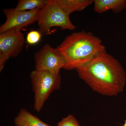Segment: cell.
I'll return each instance as SVG.
<instances>
[{"mask_svg": "<svg viewBox=\"0 0 126 126\" xmlns=\"http://www.w3.org/2000/svg\"><path fill=\"white\" fill-rule=\"evenodd\" d=\"M79 78L94 91L104 96H116L124 90L126 75L116 59L107 52L76 69Z\"/></svg>", "mask_w": 126, "mask_h": 126, "instance_id": "cell-1", "label": "cell"}, {"mask_svg": "<svg viewBox=\"0 0 126 126\" xmlns=\"http://www.w3.org/2000/svg\"><path fill=\"white\" fill-rule=\"evenodd\" d=\"M56 49L65 59L67 70L76 69L107 52L100 38L84 31L68 35Z\"/></svg>", "mask_w": 126, "mask_h": 126, "instance_id": "cell-2", "label": "cell"}, {"mask_svg": "<svg viewBox=\"0 0 126 126\" xmlns=\"http://www.w3.org/2000/svg\"><path fill=\"white\" fill-rule=\"evenodd\" d=\"M30 78L34 93V108L39 112L50 94L61 88V75L60 73L34 70L31 73Z\"/></svg>", "mask_w": 126, "mask_h": 126, "instance_id": "cell-3", "label": "cell"}, {"mask_svg": "<svg viewBox=\"0 0 126 126\" xmlns=\"http://www.w3.org/2000/svg\"><path fill=\"white\" fill-rule=\"evenodd\" d=\"M37 22L41 33H49L52 27L61 30H73L76 27L71 22L69 15L62 9L56 0H47L41 9Z\"/></svg>", "mask_w": 126, "mask_h": 126, "instance_id": "cell-4", "label": "cell"}, {"mask_svg": "<svg viewBox=\"0 0 126 126\" xmlns=\"http://www.w3.org/2000/svg\"><path fill=\"white\" fill-rule=\"evenodd\" d=\"M35 70H44L52 73H60L61 69L64 68V58L56 48L46 44L34 56Z\"/></svg>", "mask_w": 126, "mask_h": 126, "instance_id": "cell-5", "label": "cell"}, {"mask_svg": "<svg viewBox=\"0 0 126 126\" xmlns=\"http://www.w3.org/2000/svg\"><path fill=\"white\" fill-rule=\"evenodd\" d=\"M40 9L29 11H16L13 9L3 10L6 20L0 27V33L13 30L21 31L37 21Z\"/></svg>", "mask_w": 126, "mask_h": 126, "instance_id": "cell-6", "label": "cell"}, {"mask_svg": "<svg viewBox=\"0 0 126 126\" xmlns=\"http://www.w3.org/2000/svg\"><path fill=\"white\" fill-rule=\"evenodd\" d=\"M25 43L24 34L20 31L11 30L0 33V55L9 58L19 55Z\"/></svg>", "mask_w": 126, "mask_h": 126, "instance_id": "cell-7", "label": "cell"}, {"mask_svg": "<svg viewBox=\"0 0 126 126\" xmlns=\"http://www.w3.org/2000/svg\"><path fill=\"white\" fill-rule=\"evenodd\" d=\"M94 11L98 14L109 10L119 13L126 9V0H94Z\"/></svg>", "mask_w": 126, "mask_h": 126, "instance_id": "cell-8", "label": "cell"}, {"mask_svg": "<svg viewBox=\"0 0 126 126\" xmlns=\"http://www.w3.org/2000/svg\"><path fill=\"white\" fill-rule=\"evenodd\" d=\"M14 123L16 126H51L24 108L20 110L15 118Z\"/></svg>", "mask_w": 126, "mask_h": 126, "instance_id": "cell-9", "label": "cell"}, {"mask_svg": "<svg viewBox=\"0 0 126 126\" xmlns=\"http://www.w3.org/2000/svg\"><path fill=\"white\" fill-rule=\"evenodd\" d=\"M56 2L69 15L77 11H80L92 4V0H56Z\"/></svg>", "mask_w": 126, "mask_h": 126, "instance_id": "cell-10", "label": "cell"}, {"mask_svg": "<svg viewBox=\"0 0 126 126\" xmlns=\"http://www.w3.org/2000/svg\"><path fill=\"white\" fill-rule=\"evenodd\" d=\"M47 0H20L15 10L16 11H29L41 9Z\"/></svg>", "mask_w": 126, "mask_h": 126, "instance_id": "cell-11", "label": "cell"}, {"mask_svg": "<svg viewBox=\"0 0 126 126\" xmlns=\"http://www.w3.org/2000/svg\"><path fill=\"white\" fill-rule=\"evenodd\" d=\"M57 126H81L74 115H69L61 119L57 124Z\"/></svg>", "mask_w": 126, "mask_h": 126, "instance_id": "cell-12", "label": "cell"}, {"mask_svg": "<svg viewBox=\"0 0 126 126\" xmlns=\"http://www.w3.org/2000/svg\"><path fill=\"white\" fill-rule=\"evenodd\" d=\"M41 38V33L39 31H32L27 34L26 41L29 44L33 45L38 43Z\"/></svg>", "mask_w": 126, "mask_h": 126, "instance_id": "cell-13", "label": "cell"}, {"mask_svg": "<svg viewBox=\"0 0 126 126\" xmlns=\"http://www.w3.org/2000/svg\"><path fill=\"white\" fill-rule=\"evenodd\" d=\"M123 126H126V120L125 121V123Z\"/></svg>", "mask_w": 126, "mask_h": 126, "instance_id": "cell-14", "label": "cell"}]
</instances>
